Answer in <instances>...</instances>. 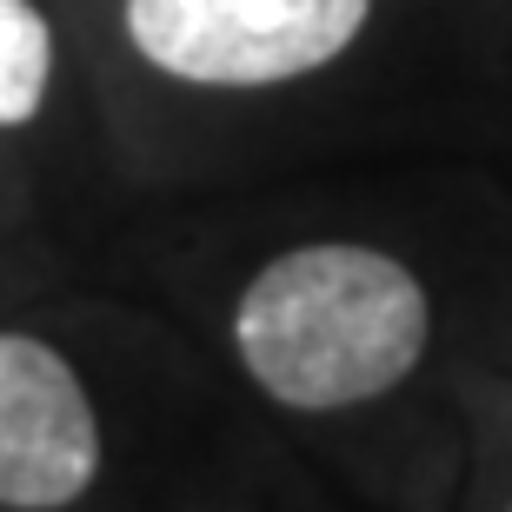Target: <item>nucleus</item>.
<instances>
[{"instance_id": "nucleus-1", "label": "nucleus", "mask_w": 512, "mask_h": 512, "mask_svg": "<svg viewBox=\"0 0 512 512\" xmlns=\"http://www.w3.org/2000/svg\"><path fill=\"white\" fill-rule=\"evenodd\" d=\"M426 286L373 247H293L253 273L233 313L247 373L300 413L393 393L426 353Z\"/></svg>"}, {"instance_id": "nucleus-2", "label": "nucleus", "mask_w": 512, "mask_h": 512, "mask_svg": "<svg viewBox=\"0 0 512 512\" xmlns=\"http://www.w3.org/2000/svg\"><path fill=\"white\" fill-rule=\"evenodd\" d=\"M373 0H127L133 47L200 87H273L340 60Z\"/></svg>"}, {"instance_id": "nucleus-3", "label": "nucleus", "mask_w": 512, "mask_h": 512, "mask_svg": "<svg viewBox=\"0 0 512 512\" xmlns=\"http://www.w3.org/2000/svg\"><path fill=\"white\" fill-rule=\"evenodd\" d=\"M100 426L87 386L47 340L0 333V506L54 512L94 486Z\"/></svg>"}, {"instance_id": "nucleus-4", "label": "nucleus", "mask_w": 512, "mask_h": 512, "mask_svg": "<svg viewBox=\"0 0 512 512\" xmlns=\"http://www.w3.org/2000/svg\"><path fill=\"white\" fill-rule=\"evenodd\" d=\"M47 74H54V34H47L40 7L0 0V127H20L40 114Z\"/></svg>"}]
</instances>
